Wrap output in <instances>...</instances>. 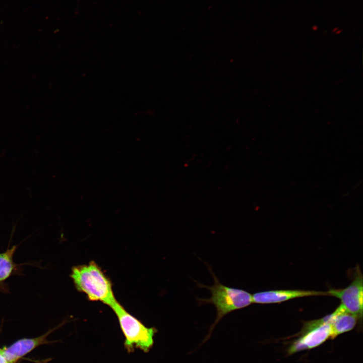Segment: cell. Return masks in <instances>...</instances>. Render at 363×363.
Instances as JSON below:
<instances>
[{
  "mask_svg": "<svg viewBox=\"0 0 363 363\" xmlns=\"http://www.w3.org/2000/svg\"><path fill=\"white\" fill-rule=\"evenodd\" d=\"M70 277L77 290L89 300L100 301L109 307L117 300L111 281L94 261L73 267Z\"/></svg>",
  "mask_w": 363,
  "mask_h": 363,
  "instance_id": "obj_1",
  "label": "cell"
},
{
  "mask_svg": "<svg viewBox=\"0 0 363 363\" xmlns=\"http://www.w3.org/2000/svg\"><path fill=\"white\" fill-rule=\"evenodd\" d=\"M214 284L206 286L197 282L199 287H204L210 290L211 296L208 298H198V303L213 304L216 310V317L210 326L209 333L203 342L210 337L213 330L219 321L225 315L237 310L247 307L253 303L252 295L249 292L241 289L228 287L222 284L209 267Z\"/></svg>",
  "mask_w": 363,
  "mask_h": 363,
  "instance_id": "obj_2",
  "label": "cell"
},
{
  "mask_svg": "<svg viewBox=\"0 0 363 363\" xmlns=\"http://www.w3.org/2000/svg\"><path fill=\"white\" fill-rule=\"evenodd\" d=\"M110 308L115 314L125 337L124 346L128 352L136 348L144 352L149 351L154 344V337L157 332L155 327H148L129 313L117 301Z\"/></svg>",
  "mask_w": 363,
  "mask_h": 363,
  "instance_id": "obj_3",
  "label": "cell"
},
{
  "mask_svg": "<svg viewBox=\"0 0 363 363\" xmlns=\"http://www.w3.org/2000/svg\"><path fill=\"white\" fill-rule=\"evenodd\" d=\"M352 281L343 288H331L326 291L327 295L339 299L341 304L349 313L359 320L362 318L363 278L359 267H356L351 273Z\"/></svg>",
  "mask_w": 363,
  "mask_h": 363,
  "instance_id": "obj_4",
  "label": "cell"
},
{
  "mask_svg": "<svg viewBox=\"0 0 363 363\" xmlns=\"http://www.w3.org/2000/svg\"><path fill=\"white\" fill-rule=\"evenodd\" d=\"M331 335L330 324H322L297 336L298 338L293 340L289 345L287 350L288 354L316 347L328 339L331 338Z\"/></svg>",
  "mask_w": 363,
  "mask_h": 363,
  "instance_id": "obj_5",
  "label": "cell"
},
{
  "mask_svg": "<svg viewBox=\"0 0 363 363\" xmlns=\"http://www.w3.org/2000/svg\"><path fill=\"white\" fill-rule=\"evenodd\" d=\"M253 303L271 304L281 303L294 298L313 296L327 295L326 292L305 290H273L255 293Z\"/></svg>",
  "mask_w": 363,
  "mask_h": 363,
  "instance_id": "obj_6",
  "label": "cell"
},
{
  "mask_svg": "<svg viewBox=\"0 0 363 363\" xmlns=\"http://www.w3.org/2000/svg\"><path fill=\"white\" fill-rule=\"evenodd\" d=\"M49 333L34 338L19 340L8 347L1 348V352L10 363H15L20 358L44 343Z\"/></svg>",
  "mask_w": 363,
  "mask_h": 363,
  "instance_id": "obj_7",
  "label": "cell"
},
{
  "mask_svg": "<svg viewBox=\"0 0 363 363\" xmlns=\"http://www.w3.org/2000/svg\"><path fill=\"white\" fill-rule=\"evenodd\" d=\"M334 312L335 315L330 323L331 339L352 330L359 320L357 317L348 312L341 304Z\"/></svg>",
  "mask_w": 363,
  "mask_h": 363,
  "instance_id": "obj_8",
  "label": "cell"
},
{
  "mask_svg": "<svg viewBox=\"0 0 363 363\" xmlns=\"http://www.w3.org/2000/svg\"><path fill=\"white\" fill-rule=\"evenodd\" d=\"M17 247L14 246L5 252L0 253V283L8 278L16 267L13 256Z\"/></svg>",
  "mask_w": 363,
  "mask_h": 363,
  "instance_id": "obj_9",
  "label": "cell"
},
{
  "mask_svg": "<svg viewBox=\"0 0 363 363\" xmlns=\"http://www.w3.org/2000/svg\"><path fill=\"white\" fill-rule=\"evenodd\" d=\"M0 363H10L2 353L1 348H0Z\"/></svg>",
  "mask_w": 363,
  "mask_h": 363,
  "instance_id": "obj_10",
  "label": "cell"
}]
</instances>
